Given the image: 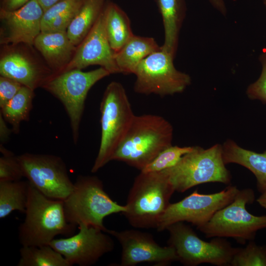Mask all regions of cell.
Returning a JSON list of instances; mask_svg holds the SVG:
<instances>
[{"label": "cell", "mask_w": 266, "mask_h": 266, "mask_svg": "<svg viewBox=\"0 0 266 266\" xmlns=\"http://www.w3.org/2000/svg\"><path fill=\"white\" fill-rule=\"evenodd\" d=\"M173 129L162 116L135 115L111 158L141 171L163 150L172 145Z\"/></svg>", "instance_id": "cell-1"}, {"label": "cell", "mask_w": 266, "mask_h": 266, "mask_svg": "<svg viewBox=\"0 0 266 266\" xmlns=\"http://www.w3.org/2000/svg\"><path fill=\"white\" fill-rule=\"evenodd\" d=\"M25 214L18 228L22 246L49 245L57 235H73L77 227L67 221L64 200L45 196L30 183Z\"/></svg>", "instance_id": "cell-2"}, {"label": "cell", "mask_w": 266, "mask_h": 266, "mask_svg": "<svg viewBox=\"0 0 266 266\" xmlns=\"http://www.w3.org/2000/svg\"><path fill=\"white\" fill-rule=\"evenodd\" d=\"M175 192L164 171L142 172L135 178L122 214L138 229H156Z\"/></svg>", "instance_id": "cell-3"}, {"label": "cell", "mask_w": 266, "mask_h": 266, "mask_svg": "<svg viewBox=\"0 0 266 266\" xmlns=\"http://www.w3.org/2000/svg\"><path fill=\"white\" fill-rule=\"evenodd\" d=\"M66 218L75 226L81 224L107 233L103 219L112 214L127 210L113 200L104 190L102 181L95 176H78L71 193L64 200Z\"/></svg>", "instance_id": "cell-4"}, {"label": "cell", "mask_w": 266, "mask_h": 266, "mask_svg": "<svg viewBox=\"0 0 266 266\" xmlns=\"http://www.w3.org/2000/svg\"><path fill=\"white\" fill-rule=\"evenodd\" d=\"M101 138L99 152L91 171L95 173L111 161L135 115L126 90L120 83L112 81L106 87L100 104Z\"/></svg>", "instance_id": "cell-5"}, {"label": "cell", "mask_w": 266, "mask_h": 266, "mask_svg": "<svg viewBox=\"0 0 266 266\" xmlns=\"http://www.w3.org/2000/svg\"><path fill=\"white\" fill-rule=\"evenodd\" d=\"M226 165L222 145L216 144L207 149L194 146L174 166L163 171L174 191L183 193L206 183L230 184L232 176Z\"/></svg>", "instance_id": "cell-6"}, {"label": "cell", "mask_w": 266, "mask_h": 266, "mask_svg": "<svg viewBox=\"0 0 266 266\" xmlns=\"http://www.w3.org/2000/svg\"><path fill=\"white\" fill-rule=\"evenodd\" d=\"M254 200L252 189L239 190L231 203L197 229L206 238L231 237L242 244L253 240L258 231L266 229V215L255 216L246 209V205Z\"/></svg>", "instance_id": "cell-7"}, {"label": "cell", "mask_w": 266, "mask_h": 266, "mask_svg": "<svg viewBox=\"0 0 266 266\" xmlns=\"http://www.w3.org/2000/svg\"><path fill=\"white\" fill-rule=\"evenodd\" d=\"M110 74L102 67L86 72L73 69L54 75L42 86L63 104L69 119L75 144L78 141L80 124L88 92L99 80Z\"/></svg>", "instance_id": "cell-8"}, {"label": "cell", "mask_w": 266, "mask_h": 266, "mask_svg": "<svg viewBox=\"0 0 266 266\" xmlns=\"http://www.w3.org/2000/svg\"><path fill=\"white\" fill-rule=\"evenodd\" d=\"M168 245L175 250L178 261L186 266L210 264L217 266H230L237 248L233 247L223 237H215L210 241L200 238L195 232L179 222L168 226Z\"/></svg>", "instance_id": "cell-9"}, {"label": "cell", "mask_w": 266, "mask_h": 266, "mask_svg": "<svg viewBox=\"0 0 266 266\" xmlns=\"http://www.w3.org/2000/svg\"><path fill=\"white\" fill-rule=\"evenodd\" d=\"M174 58L162 48L143 59L134 73V91L161 97L182 93L190 85L191 79L189 74L175 67Z\"/></svg>", "instance_id": "cell-10"}, {"label": "cell", "mask_w": 266, "mask_h": 266, "mask_svg": "<svg viewBox=\"0 0 266 266\" xmlns=\"http://www.w3.org/2000/svg\"><path fill=\"white\" fill-rule=\"evenodd\" d=\"M238 191L236 186L232 185L210 194H200L196 190L183 200L170 203L156 229L162 232L179 222L190 223L198 228L206 223L217 211L231 203Z\"/></svg>", "instance_id": "cell-11"}, {"label": "cell", "mask_w": 266, "mask_h": 266, "mask_svg": "<svg viewBox=\"0 0 266 266\" xmlns=\"http://www.w3.org/2000/svg\"><path fill=\"white\" fill-rule=\"evenodd\" d=\"M18 158L24 177L45 196L64 200L71 193L73 183L61 157L25 153Z\"/></svg>", "instance_id": "cell-12"}, {"label": "cell", "mask_w": 266, "mask_h": 266, "mask_svg": "<svg viewBox=\"0 0 266 266\" xmlns=\"http://www.w3.org/2000/svg\"><path fill=\"white\" fill-rule=\"evenodd\" d=\"M76 234L65 238H55L49 245L60 253L70 266L95 265L114 248L113 239L106 233L81 224Z\"/></svg>", "instance_id": "cell-13"}, {"label": "cell", "mask_w": 266, "mask_h": 266, "mask_svg": "<svg viewBox=\"0 0 266 266\" xmlns=\"http://www.w3.org/2000/svg\"><path fill=\"white\" fill-rule=\"evenodd\" d=\"M107 233L115 237L121 245V266H134L144 262L166 266L178 261L172 247L160 246L149 233L134 229L108 230Z\"/></svg>", "instance_id": "cell-14"}, {"label": "cell", "mask_w": 266, "mask_h": 266, "mask_svg": "<svg viewBox=\"0 0 266 266\" xmlns=\"http://www.w3.org/2000/svg\"><path fill=\"white\" fill-rule=\"evenodd\" d=\"M103 10L63 72L99 65L110 74L121 73L106 34Z\"/></svg>", "instance_id": "cell-15"}, {"label": "cell", "mask_w": 266, "mask_h": 266, "mask_svg": "<svg viewBox=\"0 0 266 266\" xmlns=\"http://www.w3.org/2000/svg\"><path fill=\"white\" fill-rule=\"evenodd\" d=\"M43 13L38 0H31L15 10L1 9V44L33 45L35 39L41 32Z\"/></svg>", "instance_id": "cell-16"}, {"label": "cell", "mask_w": 266, "mask_h": 266, "mask_svg": "<svg viewBox=\"0 0 266 266\" xmlns=\"http://www.w3.org/2000/svg\"><path fill=\"white\" fill-rule=\"evenodd\" d=\"M0 74L13 79L33 90L38 87H42L54 75L18 52L8 53L1 58Z\"/></svg>", "instance_id": "cell-17"}, {"label": "cell", "mask_w": 266, "mask_h": 266, "mask_svg": "<svg viewBox=\"0 0 266 266\" xmlns=\"http://www.w3.org/2000/svg\"><path fill=\"white\" fill-rule=\"evenodd\" d=\"M33 45L46 60L54 75L64 71L76 49L66 31L41 32Z\"/></svg>", "instance_id": "cell-18"}, {"label": "cell", "mask_w": 266, "mask_h": 266, "mask_svg": "<svg viewBox=\"0 0 266 266\" xmlns=\"http://www.w3.org/2000/svg\"><path fill=\"white\" fill-rule=\"evenodd\" d=\"M222 147L225 164H236L249 170L256 177L259 192L262 193L266 191V151L257 153L247 150L229 139Z\"/></svg>", "instance_id": "cell-19"}, {"label": "cell", "mask_w": 266, "mask_h": 266, "mask_svg": "<svg viewBox=\"0 0 266 266\" xmlns=\"http://www.w3.org/2000/svg\"><path fill=\"white\" fill-rule=\"evenodd\" d=\"M164 29L162 49L175 57L179 35L186 14L185 0H156Z\"/></svg>", "instance_id": "cell-20"}, {"label": "cell", "mask_w": 266, "mask_h": 266, "mask_svg": "<svg viewBox=\"0 0 266 266\" xmlns=\"http://www.w3.org/2000/svg\"><path fill=\"white\" fill-rule=\"evenodd\" d=\"M161 49L162 46L154 38L133 34L120 50L114 53V59L121 73L134 74L143 59Z\"/></svg>", "instance_id": "cell-21"}, {"label": "cell", "mask_w": 266, "mask_h": 266, "mask_svg": "<svg viewBox=\"0 0 266 266\" xmlns=\"http://www.w3.org/2000/svg\"><path fill=\"white\" fill-rule=\"evenodd\" d=\"M103 12L107 38L115 53L133 35L130 20L125 12L113 2L105 5Z\"/></svg>", "instance_id": "cell-22"}, {"label": "cell", "mask_w": 266, "mask_h": 266, "mask_svg": "<svg viewBox=\"0 0 266 266\" xmlns=\"http://www.w3.org/2000/svg\"><path fill=\"white\" fill-rule=\"evenodd\" d=\"M105 0H84L66 30L67 36L78 46L90 32L105 7Z\"/></svg>", "instance_id": "cell-23"}, {"label": "cell", "mask_w": 266, "mask_h": 266, "mask_svg": "<svg viewBox=\"0 0 266 266\" xmlns=\"http://www.w3.org/2000/svg\"><path fill=\"white\" fill-rule=\"evenodd\" d=\"M29 181H0V218L12 211L25 213L28 199Z\"/></svg>", "instance_id": "cell-24"}, {"label": "cell", "mask_w": 266, "mask_h": 266, "mask_svg": "<svg viewBox=\"0 0 266 266\" xmlns=\"http://www.w3.org/2000/svg\"><path fill=\"white\" fill-rule=\"evenodd\" d=\"M34 90L23 86L16 95L2 108L0 113L12 126L13 133H18L23 121L29 120L33 106Z\"/></svg>", "instance_id": "cell-25"}, {"label": "cell", "mask_w": 266, "mask_h": 266, "mask_svg": "<svg viewBox=\"0 0 266 266\" xmlns=\"http://www.w3.org/2000/svg\"><path fill=\"white\" fill-rule=\"evenodd\" d=\"M18 266H70L50 245L22 246Z\"/></svg>", "instance_id": "cell-26"}, {"label": "cell", "mask_w": 266, "mask_h": 266, "mask_svg": "<svg viewBox=\"0 0 266 266\" xmlns=\"http://www.w3.org/2000/svg\"><path fill=\"white\" fill-rule=\"evenodd\" d=\"M230 266H266V245L249 241L245 247L237 248Z\"/></svg>", "instance_id": "cell-27"}, {"label": "cell", "mask_w": 266, "mask_h": 266, "mask_svg": "<svg viewBox=\"0 0 266 266\" xmlns=\"http://www.w3.org/2000/svg\"><path fill=\"white\" fill-rule=\"evenodd\" d=\"M194 146H171L162 151L157 157L141 171L159 172L174 166L186 154L191 151Z\"/></svg>", "instance_id": "cell-28"}, {"label": "cell", "mask_w": 266, "mask_h": 266, "mask_svg": "<svg viewBox=\"0 0 266 266\" xmlns=\"http://www.w3.org/2000/svg\"><path fill=\"white\" fill-rule=\"evenodd\" d=\"M2 156L0 157V181L20 180L24 177L18 156L0 146Z\"/></svg>", "instance_id": "cell-29"}, {"label": "cell", "mask_w": 266, "mask_h": 266, "mask_svg": "<svg viewBox=\"0 0 266 266\" xmlns=\"http://www.w3.org/2000/svg\"><path fill=\"white\" fill-rule=\"evenodd\" d=\"M262 70L259 78L247 88L246 94L251 100H260L266 103V50H263L259 57Z\"/></svg>", "instance_id": "cell-30"}, {"label": "cell", "mask_w": 266, "mask_h": 266, "mask_svg": "<svg viewBox=\"0 0 266 266\" xmlns=\"http://www.w3.org/2000/svg\"><path fill=\"white\" fill-rule=\"evenodd\" d=\"M84 0H63L44 12L41 21V30L57 16L82 3Z\"/></svg>", "instance_id": "cell-31"}, {"label": "cell", "mask_w": 266, "mask_h": 266, "mask_svg": "<svg viewBox=\"0 0 266 266\" xmlns=\"http://www.w3.org/2000/svg\"><path fill=\"white\" fill-rule=\"evenodd\" d=\"M23 85L10 78L0 77V108L3 107L19 92Z\"/></svg>", "instance_id": "cell-32"}, {"label": "cell", "mask_w": 266, "mask_h": 266, "mask_svg": "<svg viewBox=\"0 0 266 266\" xmlns=\"http://www.w3.org/2000/svg\"><path fill=\"white\" fill-rule=\"evenodd\" d=\"M6 121L0 113V145H3L9 139V136L13 133L12 130L8 128Z\"/></svg>", "instance_id": "cell-33"}, {"label": "cell", "mask_w": 266, "mask_h": 266, "mask_svg": "<svg viewBox=\"0 0 266 266\" xmlns=\"http://www.w3.org/2000/svg\"><path fill=\"white\" fill-rule=\"evenodd\" d=\"M31 0H3L1 9L6 11L17 10Z\"/></svg>", "instance_id": "cell-34"}, {"label": "cell", "mask_w": 266, "mask_h": 266, "mask_svg": "<svg viewBox=\"0 0 266 266\" xmlns=\"http://www.w3.org/2000/svg\"><path fill=\"white\" fill-rule=\"evenodd\" d=\"M212 6L223 15L227 14V7L224 0H208Z\"/></svg>", "instance_id": "cell-35"}, {"label": "cell", "mask_w": 266, "mask_h": 266, "mask_svg": "<svg viewBox=\"0 0 266 266\" xmlns=\"http://www.w3.org/2000/svg\"><path fill=\"white\" fill-rule=\"evenodd\" d=\"M63 0H38L44 12Z\"/></svg>", "instance_id": "cell-36"}, {"label": "cell", "mask_w": 266, "mask_h": 266, "mask_svg": "<svg viewBox=\"0 0 266 266\" xmlns=\"http://www.w3.org/2000/svg\"><path fill=\"white\" fill-rule=\"evenodd\" d=\"M257 201L260 205L266 209V191L261 193Z\"/></svg>", "instance_id": "cell-37"}, {"label": "cell", "mask_w": 266, "mask_h": 266, "mask_svg": "<svg viewBox=\"0 0 266 266\" xmlns=\"http://www.w3.org/2000/svg\"><path fill=\"white\" fill-rule=\"evenodd\" d=\"M264 4L266 7V0H264Z\"/></svg>", "instance_id": "cell-38"}]
</instances>
